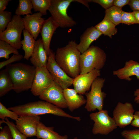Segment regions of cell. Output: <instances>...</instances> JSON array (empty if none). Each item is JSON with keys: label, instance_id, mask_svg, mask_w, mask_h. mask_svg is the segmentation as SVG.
Wrapping results in <instances>:
<instances>
[{"label": "cell", "instance_id": "cell-41", "mask_svg": "<svg viewBox=\"0 0 139 139\" xmlns=\"http://www.w3.org/2000/svg\"><path fill=\"white\" fill-rule=\"evenodd\" d=\"M135 97L134 101L136 103L139 104V88L137 89L134 92Z\"/></svg>", "mask_w": 139, "mask_h": 139}, {"label": "cell", "instance_id": "cell-9", "mask_svg": "<svg viewBox=\"0 0 139 139\" xmlns=\"http://www.w3.org/2000/svg\"><path fill=\"white\" fill-rule=\"evenodd\" d=\"M46 67L54 81L63 89L68 88L73 84L74 79L69 76L58 64L55 55L51 50L48 56Z\"/></svg>", "mask_w": 139, "mask_h": 139}, {"label": "cell", "instance_id": "cell-15", "mask_svg": "<svg viewBox=\"0 0 139 139\" xmlns=\"http://www.w3.org/2000/svg\"><path fill=\"white\" fill-rule=\"evenodd\" d=\"M42 15L39 12L32 14H28L22 18L25 29L36 40L40 33L42 25L45 19L42 17Z\"/></svg>", "mask_w": 139, "mask_h": 139}, {"label": "cell", "instance_id": "cell-23", "mask_svg": "<svg viewBox=\"0 0 139 139\" xmlns=\"http://www.w3.org/2000/svg\"><path fill=\"white\" fill-rule=\"evenodd\" d=\"M13 89V84L7 69L2 70L0 72V97Z\"/></svg>", "mask_w": 139, "mask_h": 139}, {"label": "cell", "instance_id": "cell-20", "mask_svg": "<svg viewBox=\"0 0 139 139\" xmlns=\"http://www.w3.org/2000/svg\"><path fill=\"white\" fill-rule=\"evenodd\" d=\"M63 92L69 109L71 111L85 104L86 100L82 95L78 94L74 89L67 88L63 89Z\"/></svg>", "mask_w": 139, "mask_h": 139}, {"label": "cell", "instance_id": "cell-18", "mask_svg": "<svg viewBox=\"0 0 139 139\" xmlns=\"http://www.w3.org/2000/svg\"><path fill=\"white\" fill-rule=\"evenodd\" d=\"M48 56L45 50L41 39L36 41L33 53L30 60L36 68L46 66Z\"/></svg>", "mask_w": 139, "mask_h": 139}, {"label": "cell", "instance_id": "cell-24", "mask_svg": "<svg viewBox=\"0 0 139 139\" xmlns=\"http://www.w3.org/2000/svg\"><path fill=\"white\" fill-rule=\"evenodd\" d=\"M116 25L109 20L104 17L103 20L94 27L104 35L112 38V36L117 33Z\"/></svg>", "mask_w": 139, "mask_h": 139}, {"label": "cell", "instance_id": "cell-1", "mask_svg": "<svg viewBox=\"0 0 139 139\" xmlns=\"http://www.w3.org/2000/svg\"><path fill=\"white\" fill-rule=\"evenodd\" d=\"M75 41H70L63 47L58 48L55 55L56 62L70 77L74 78L80 74L81 53Z\"/></svg>", "mask_w": 139, "mask_h": 139}, {"label": "cell", "instance_id": "cell-26", "mask_svg": "<svg viewBox=\"0 0 139 139\" xmlns=\"http://www.w3.org/2000/svg\"><path fill=\"white\" fill-rule=\"evenodd\" d=\"M33 5L30 0H19V4L15 12V15L21 16L32 14Z\"/></svg>", "mask_w": 139, "mask_h": 139}, {"label": "cell", "instance_id": "cell-22", "mask_svg": "<svg viewBox=\"0 0 139 139\" xmlns=\"http://www.w3.org/2000/svg\"><path fill=\"white\" fill-rule=\"evenodd\" d=\"M23 39L21 40L22 49L24 52L23 58L28 60L34 50L36 41L33 37L25 29L23 31Z\"/></svg>", "mask_w": 139, "mask_h": 139}, {"label": "cell", "instance_id": "cell-6", "mask_svg": "<svg viewBox=\"0 0 139 139\" xmlns=\"http://www.w3.org/2000/svg\"><path fill=\"white\" fill-rule=\"evenodd\" d=\"M25 29L21 16L15 15L6 29L0 33V40L9 44L17 49L22 47L21 35Z\"/></svg>", "mask_w": 139, "mask_h": 139}, {"label": "cell", "instance_id": "cell-42", "mask_svg": "<svg viewBox=\"0 0 139 139\" xmlns=\"http://www.w3.org/2000/svg\"><path fill=\"white\" fill-rule=\"evenodd\" d=\"M133 12L138 24H139V11H133Z\"/></svg>", "mask_w": 139, "mask_h": 139}, {"label": "cell", "instance_id": "cell-3", "mask_svg": "<svg viewBox=\"0 0 139 139\" xmlns=\"http://www.w3.org/2000/svg\"><path fill=\"white\" fill-rule=\"evenodd\" d=\"M17 93L31 89L34 76L36 68L22 63L11 64L6 66Z\"/></svg>", "mask_w": 139, "mask_h": 139}, {"label": "cell", "instance_id": "cell-14", "mask_svg": "<svg viewBox=\"0 0 139 139\" xmlns=\"http://www.w3.org/2000/svg\"><path fill=\"white\" fill-rule=\"evenodd\" d=\"M39 116H19L16 121V126L19 130L27 137L36 136L38 124L40 122Z\"/></svg>", "mask_w": 139, "mask_h": 139}, {"label": "cell", "instance_id": "cell-13", "mask_svg": "<svg viewBox=\"0 0 139 139\" xmlns=\"http://www.w3.org/2000/svg\"><path fill=\"white\" fill-rule=\"evenodd\" d=\"M100 75V70L97 69H94L88 73L80 74L74 79V89L79 94H85L89 90L95 79Z\"/></svg>", "mask_w": 139, "mask_h": 139}, {"label": "cell", "instance_id": "cell-17", "mask_svg": "<svg viewBox=\"0 0 139 139\" xmlns=\"http://www.w3.org/2000/svg\"><path fill=\"white\" fill-rule=\"evenodd\" d=\"M114 75L119 79L130 81V77L135 76L139 80V63L132 60L126 61L124 67L113 72Z\"/></svg>", "mask_w": 139, "mask_h": 139}, {"label": "cell", "instance_id": "cell-35", "mask_svg": "<svg viewBox=\"0 0 139 139\" xmlns=\"http://www.w3.org/2000/svg\"><path fill=\"white\" fill-rule=\"evenodd\" d=\"M90 2L100 4L106 10L114 6V0H90Z\"/></svg>", "mask_w": 139, "mask_h": 139}, {"label": "cell", "instance_id": "cell-16", "mask_svg": "<svg viewBox=\"0 0 139 139\" xmlns=\"http://www.w3.org/2000/svg\"><path fill=\"white\" fill-rule=\"evenodd\" d=\"M59 25L51 16L45 20L42 25L40 33L44 48L48 56L51 50L50 46L53 36Z\"/></svg>", "mask_w": 139, "mask_h": 139}, {"label": "cell", "instance_id": "cell-25", "mask_svg": "<svg viewBox=\"0 0 139 139\" xmlns=\"http://www.w3.org/2000/svg\"><path fill=\"white\" fill-rule=\"evenodd\" d=\"M123 11L121 8L113 6L106 10L104 17L109 20L116 26L121 23Z\"/></svg>", "mask_w": 139, "mask_h": 139}, {"label": "cell", "instance_id": "cell-30", "mask_svg": "<svg viewBox=\"0 0 139 139\" xmlns=\"http://www.w3.org/2000/svg\"><path fill=\"white\" fill-rule=\"evenodd\" d=\"M19 116L15 112L7 108L0 102V118L2 120L6 117H9L16 121Z\"/></svg>", "mask_w": 139, "mask_h": 139}, {"label": "cell", "instance_id": "cell-5", "mask_svg": "<svg viewBox=\"0 0 139 139\" xmlns=\"http://www.w3.org/2000/svg\"><path fill=\"white\" fill-rule=\"evenodd\" d=\"M78 0H51L48 11L59 27L62 28L71 27L76 23L67 13V10L71 3Z\"/></svg>", "mask_w": 139, "mask_h": 139}, {"label": "cell", "instance_id": "cell-28", "mask_svg": "<svg viewBox=\"0 0 139 139\" xmlns=\"http://www.w3.org/2000/svg\"><path fill=\"white\" fill-rule=\"evenodd\" d=\"M31 2L35 11H39L42 15H46L50 6L51 0H31Z\"/></svg>", "mask_w": 139, "mask_h": 139}, {"label": "cell", "instance_id": "cell-12", "mask_svg": "<svg viewBox=\"0 0 139 139\" xmlns=\"http://www.w3.org/2000/svg\"><path fill=\"white\" fill-rule=\"evenodd\" d=\"M39 97L41 100L60 108L68 107L64 95L63 89L54 81Z\"/></svg>", "mask_w": 139, "mask_h": 139}, {"label": "cell", "instance_id": "cell-32", "mask_svg": "<svg viewBox=\"0 0 139 139\" xmlns=\"http://www.w3.org/2000/svg\"><path fill=\"white\" fill-rule=\"evenodd\" d=\"M121 23L129 25L138 24L133 12H127L123 11Z\"/></svg>", "mask_w": 139, "mask_h": 139}, {"label": "cell", "instance_id": "cell-7", "mask_svg": "<svg viewBox=\"0 0 139 139\" xmlns=\"http://www.w3.org/2000/svg\"><path fill=\"white\" fill-rule=\"evenodd\" d=\"M105 80L99 77H97L93 82L90 91L85 94L86 97L85 108L89 112L98 109H103L104 99L106 94L102 91Z\"/></svg>", "mask_w": 139, "mask_h": 139}, {"label": "cell", "instance_id": "cell-19", "mask_svg": "<svg viewBox=\"0 0 139 139\" xmlns=\"http://www.w3.org/2000/svg\"><path fill=\"white\" fill-rule=\"evenodd\" d=\"M102 34V33L94 27L88 28L80 37L79 43L77 45V48L82 54L90 47L92 43L96 40Z\"/></svg>", "mask_w": 139, "mask_h": 139}, {"label": "cell", "instance_id": "cell-38", "mask_svg": "<svg viewBox=\"0 0 139 139\" xmlns=\"http://www.w3.org/2000/svg\"><path fill=\"white\" fill-rule=\"evenodd\" d=\"M131 125L134 127L139 128V111H136L134 113V118Z\"/></svg>", "mask_w": 139, "mask_h": 139}, {"label": "cell", "instance_id": "cell-39", "mask_svg": "<svg viewBox=\"0 0 139 139\" xmlns=\"http://www.w3.org/2000/svg\"><path fill=\"white\" fill-rule=\"evenodd\" d=\"M129 5L133 11H139V0H131Z\"/></svg>", "mask_w": 139, "mask_h": 139}, {"label": "cell", "instance_id": "cell-29", "mask_svg": "<svg viewBox=\"0 0 139 139\" xmlns=\"http://www.w3.org/2000/svg\"><path fill=\"white\" fill-rule=\"evenodd\" d=\"M12 13L8 11L0 12V33L6 28L12 20Z\"/></svg>", "mask_w": 139, "mask_h": 139}, {"label": "cell", "instance_id": "cell-34", "mask_svg": "<svg viewBox=\"0 0 139 139\" xmlns=\"http://www.w3.org/2000/svg\"><path fill=\"white\" fill-rule=\"evenodd\" d=\"M23 58L21 54H13L12 57L7 60L0 62V69H1L5 66L11 64L15 62L20 61Z\"/></svg>", "mask_w": 139, "mask_h": 139}, {"label": "cell", "instance_id": "cell-36", "mask_svg": "<svg viewBox=\"0 0 139 139\" xmlns=\"http://www.w3.org/2000/svg\"><path fill=\"white\" fill-rule=\"evenodd\" d=\"M0 139H13L10 130L8 126H4L0 132Z\"/></svg>", "mask_w": 139, "mask_h": 139}, {"label": "cell", "instance_id": "cell-11", "mask_svg": "<svg viewBox=\"0 0 139 139\" xmlns=\"http://www.w3.org/2000/svg\"><path fill=\"white\" fill-rule=\"evenodd\" d=\"M134 111L131 103L119 102L112 112L113 118L117 126L124 128L131 124L134 118Z\"/></svg>", "mask_w": 139, "mask_h": 139}, {"label": "cell", "instance_id": "cell-31", "mask_svg": "<svg viewBox=\"0 0 139 139\" xmlns=\"http://www.w3.org/2000/svg\"><path fill=\"white\" fill-rule=\"evenodd\" d=\"M4 123H5L9 128L13 139H27V137L21 133L17 128L16 125L10 121L7 118L5 119Z\"/></svg>", "mask_w": 139, "mask_h": 139}, {"label": "cell", "instance_id": "cell-21", "mask_svg": "<svg viewBox=\"0 0 139 139\" xmlns=\"http://www.w3.org/2000/svg\"><path fill=\"white\" fill-rule=\"evenodd\" d=\"M38 138L42 139H68L67 135H59L54 130V127L46 126L40 122L38 124L36 136Z\"/></svg>", "mask_w": 139, "mask_h": 139}, {"label": "cell", "instance_id": "cell-43", "mask_svg": "<svg viewBox=\"0 0 139 139\" xmlns=\"http://www.w3.org/2000/svg\"><path fill=\"white\" fill-rule=\"evenodd\" d=\"M73 139H77V137H74Z\"/></svg>", "mask_w": 139, "mask_h": 139}, {"label": "cell", "instance_id": "cell-10", "mask_svg": "<svg viewBox=\"0 0 139 139\" xmlns=\"http://www.w3.org/2000/svg\"><path fill=\"white\" fill-rule=\"evenodd\" d=\"M53 78L46 66L36 68L31 91L35 96H39L53 81Z\"/></svg>", "mask_w": 139, "mask_h": 139}, {"label": "cell", "instance_id": "cell-4", "mask_svg": "<svg viewBox=\"0 0 139 139\" xmlns=\"http://www.w3.org/2000/svg\"><path fill=\"white\" fill-rule=\"evenodd\" d=\"M106 60L104 51L98 46L92 45L81 55L80 74L89 73L94 69L100 70Z\"/></svg>", "mask_w": 139, "mask_h": 139}, {"label": "cell", "instance_id": "cell-27", "mask_svg": "<svg viewBox=\"0 0 139 139\" xmlns=\"http://www.w3.org/2000/svg\"><path fill=\"white\" fill-rule=\"evenodd\" d=\"M12 53L14 54H19L18 49L7 42L0 40V58L8 59L10 58L9 55Z\"/></svg>", "mask_w": 139, "mask_h": 139}, {"label": "cell", "instance_id": "cell-2", "mask_svg": "<svg viewBox=\"0 0 139 139\" xmlns=\"http://www.w3.org/2000/svg\"><path fill=\"white\" fill-rule=\"evenodd\" d=\"M8 109L15 112L19 116H39L46 114H50L74 119L79 121L81 120L80 117L72 116L66 112L61 108L46 101H38L30 102L9 107Z\"/></svg>", "mask_w": 139, "mask_h": 139}, {"label": "cell", "instance_id": "cell-33", "mask_svg": "<svg viewBox=\"0 0 139 139\" xmlns=\"http://www.w3.org/2000/svg\"><path fill=\"white\" fill-rule=\"evenodd\" d=\"M121 135L125 139H139V129L124 130Z\"/></svg>", "mask_w": 139, "mask_h": 139}, {"label": "cell", "instance_id": "cell-8", "mask_svg": "<svg viewBox=\"0 0 139 139\" xmlns=\"http://www.w3.org/2000/svg\"><path fill=\"white\" fill-rule=\"evenodd\" d=\"M90 117L94 122L92 129L94 134L106 135L118 127L114 118L109 116L107 110H102L92 113Z\"/></svg>", "mask_w": 139, "mask_h": 139}, {"label": "cell", "instance_id": "cell-37", "mask_svg": "<svg viewBox=\"0 0 139 139\" xmlns=\"http://www.w3.org/2000/svg\"><path fill=\"white\" fill-rule=\"evenodd\" d=\"M129 0H114V6L121 8L125 5L129 4Z\"/></svg>", "mask_w": 139, "mask_h": 139}, {"label": "cell", "instance_id": "cell-40", "mask_svg": "<svg viewBox=\"0 0 139 139\" xmlns=\"http://www.w3.org/2000/svg\"><path fill=\"white\" fill-rule=\"evenodd\" d=\"M11 0H0V12H3L6 8L8 2Z\"/></svg>", "mask_w": 139, "mask_h": 139}]
</instances>
